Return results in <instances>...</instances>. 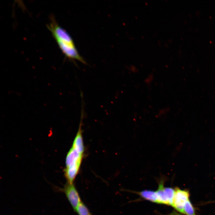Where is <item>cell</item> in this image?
I'll use <instances>...</instances> for the list:
<instances>
[{"label": "cell", "mask_w": 215, "mask_h": 215, "mask_svg": "<svg viewBox=\"0 0 215 215\" xmlns=\"http://www.w3.org/2000/svg\"><path fill=\"white\" fill-rule=\"evenodd\" d=\"M47 27L65 56L70 59L86 63L78 53L73 41L69 33L53 19Z\"/></svg>", "instance_id": "2"}, {"label": "cell", "mask_w": 215, "mask_h": 215, "mask_svg": "<svg viewBox=\"0 0 215 215\" xmlns=\"http://www.w3.org/2000/svg\"><path fill=\"white\" fill-rule=\"evenodd\" d=\"M164 179L160 180L159 186L156 191L157 197V203L172 206L174 197V189L171 188H165Z\"/></svg>", "instance_id": "3"}, {"label": "cell", "mask_w": 215, "mask_h": 215, "mask_svg": "<svg viewBox=\"0 0 215 215\" xmlns=\"http://www.w3.org/2000/svg\"><path fill=\"white\" fill-rule=\"evenodd\" d=\"M82 119H81L78 131L66 158L64 174L67 183L70 184H73L78 174L84 156V146L81 128Z\"/></svg>", "instance_id": "1"}, {"label": "cell", "mask_w": 215, "mask_h": 215, "mask_svg": "<svg viewBox=\"0 0 215 215\" xmlns=\"http://www.w3.org/2000/svg\"><path fill=\"white\" fill-rule=\"evenodd\" d=\"M188 191L182 190L178 187L174 189V193L172 206L177 211L184 214V207L185 202L189 199Z\"/></svg>", "instance_id": "5"}, {"label": "cell", "mask_w": 215, "mask_h": 215, "mask_svg": "<svg viewBox=\"0 0 215 215\" xmlns=\"http://www.w3.org/2000/svg\"><path fill=\"white\" fill-rule=\"evenodd\" d=\"M59 191L64 193L74 211H76L82 202L79 193L73 184L67 182L64 187L59 189Z\"/></svg>", "instance_id": "4"}, {"label": "cell", "mask_w": 215, "mask_h": 215, "mask_svg": "<svg viewBox=\"0 0 215 215\" xmlns=\"http://www.w3.org/2000/svg\"><path fill=\"white\" fill-rule=\"evenodd\" d=\"M184 214L186 215H196L194 208L189 199L185 203L184 207Z\"/></svg>", "instance_id": "7"}, {"label": "cell", "mask_w": 215, "mask_h": 215, "mask_svg": "<svg viewBox=\"0 0 215 215\" xmlns=\"http://www.w3.org/2000/svg\"><path fill=\"white\" fill-rule=\"evenodd\" d=\"M76 211L79 215H91L88 208L82 202L78 207Z\"/></svg>", "instance_id": "8"}, {"label": "cell", "mask_w": 215, "mask_h": 215, "mask_svg": "<svg viewBox=\"0 0 215 215\" xmlns=\"http://www.w3.org/2000/svg\"><path fill=\"white\" fill-rule=\"evenodd\" d=\"M167 215H183L181 213H178L175 211H173L171 213Z\"/></svg>", "instance_id": "9"}, {"label": "cell", "mask_w": 215, "mask_h": 215, "mask_svg": "<svg viewBox=\"0 0 215 215\" xmlns=\"http://www.w3.org/2000/svg\"><path fill=\"white\" fill-rule=\"evenodd\" d=\"M137 193L144 199L157 203V197L156 191L145 190Z\"/></svg>", "instance_id": "6"}]
</instances>
